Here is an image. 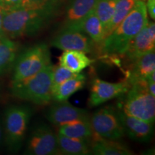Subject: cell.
Returning a JSON list of instances; mask_svg holds the SVG:
<instances>
[{"label": "cell", "instance_id": "cell-1", "mask_svg": "<svg viewBox=\"0 0 155 155\" xmlns=\"http://www.w3.org/2000/svg\"><path fill=\"white\" fill-rule=\"evenodd\" d=\"M62 0H52L42 7H19L4 10L2 28L6 38L11 40L38 34L58 13Z\"/></svg>", "mask_w": 155, "mask_h": 155}, {"label": "cell", "instance_id": "cell-2", "mask_svg": "<svg viewBox=\"0 0 155 155\" xmlns=\"http://www.w3.org/2000/svg\"><path fill=\"white\" fill-rule=\"evenodd\" d=\"M145 2L137 0L130 12L101 45L102 53L108 56L124 55L131 40L148 22Z\"/></svg>", "mask_w": 155, "mask_h": 155}, {"label": "cell", "instance_id": "cell-3", "mask_svg": "<svg viewBox=\"0 0 155 155\" xmlns=\"http://www.w3.org/2000/svg\"><path fill=\"white\" fill-rule=\"evenodd\" d=\"M53 67L50 64L32 76L19 82L12 83V95L36 105H48L52 101Z\"/></svg>", "mask_w": 155, "mask_h": 155}, {"label": "cell", "instance_id": "cell-4", "mask_svg": "<svg viewBox=\"0 0 155 155\" xmlns=\"http://www.w3.org/2000/svg\"><path fill=\"white\" fill-rule=\"evenodd\" d=\"M146 81L134 83L130 86L124 95L123 110L128 115L142 121L154 123L155 96L148 92Z\"/></svg>", "mask_w": 155, "mask_h": 155}, {"label": "cell", "instance_id": "cell-5", "mask_svg": "<svg viewBox=\"0 0 155 155\" xmlns=\"http://www.w3.org/2000/svg\"><path fill=\"white\" fill-rule=\"evenodd\" d=\"M50 64V53L47 45L40 43L29 48L17 57L12 83L32 76Z\"/></svg>", "mask_w": 155, "mask_h": 155}, {"label": "cell", "instance_id": "cell-6", "mask_svg": "<svg viewBox=\"0 0 155 155\" xmlns=\"http://www.w3.org/2000/svg\"><path fill=\"white\" fill-rule=\"evenodd\" d=\"M32 111L26 106H12L5 114V141L9 150L16 152L22 147Z\"/></svg>", "mask_w": 155, "mask_h": 155}, {"label": "cell", "instance_id": "cell-7", "mask_svg": "<svg viewBox=\"0 0 155 155\" xmlns=\"http://www.w3.org/2000/svg\"><path fill=\"white\" fill-rule=\"evenodd\" d=\"M94 135L102 139L119 141L125 135L116 110L104 107L96 111L90 117Z\"/></svg>", "mask_w": 155, "mask_h": 155}, {"label": "cell", "instance_id": "cell-8", "mask_svg": "<svg viewBox=\"0 0 155 155\" xmlns=\"http://www.w3.org/2000/svg\"><path fill=\"white\" fill-rule=\"evenodd\" d=\"M25 154L30 155L61 154L58 145L57 134L45 123L33 128L27 143Z\"/></svg>", "mask_w": 155, "mask_h": 155}, {"label": "cell", "instance_id": "cell-9", "mask_svg": "<svg viewBox=\"0 0 155 155\" xmlns=\"http://www.w3.org/2000/svg\"><path fill=\"white\" fill-rule=\"evenodd\" d=\"M130 86L127 81L110 83L99 78L92 81L88 99L90 107H96L117 97L123 96L128 91Z\"/></svg>", "mask_w": 155, "mask_h": 155}, {"label": "cell", "instance_id": "cell-10", "mask_svg": "<svg viewBox=\"0 0 155 155\" xmlns=\"http://www.w3.org/2000/svg\"><path fill=\"white\" fill-rule=\"evenodd\" d=\"M94 42L78 30L62 28L51 40V45L62 50H78L90 53L94 50Z\"/></svg>", "mask_w": 155, "mask_h": 155}, {"label": "cell", "instance_id": "cell-11", "mask_svg": "<svg viewBox=\"0 0 155 155\" xmlns=\"http://www.w3.org/2000/svg\"><path fill=\"white\" fill-rule=\"evenodd\" d=\"M47 119L53 124L59 126L71 122L89 120L90 115L88 111L78 108L67 101L57 102L48 110L46 114Z\"/></svg>", "mask_w": 155, "mask_h": 155}, {"label": "cell", "instance_id": "cell-12", "mask_svg": "<svg viewBox=\"0 0 155 155\" xmlns=\"http://www.w3.org/2000/svg\"><path fill=\"white\" fill-rule=\"evenodd\" d=\"M154 49L155 24L148 21L147 24L131 40L124 55L129 61H133L139 56L154 52Z\"/></svg>", "mask_w": 155, "mask_h": 155}, {"label": "cell", "instance_id": "cell-13", "mask_svg": "<svg viewBox=\"0 0 155 155\" xmlns=\"http://www.w3.org/2000/svg\"><path fill=\"white\" fill-rule=\"evenodd\" d=\"M125 134L138 142H147L152 139L154 132L153 124L129 116L121 110L116 111Z\"/></svg>", "mask_w": 155, "mask_h": 155}, {"label": "cell", "instance_id": "cell-14", "mask_svg": "<svg viewBox=\"0 0 155 155\" xmlns=\"http://www.w3.org/2000/svg\"><path fill=\"white\" fill-rule=\"evenodd\" d=\"M127 79L129 86L147 80L149 75L155 72L154 52L144 54L134 60Z\"/></svg>", "mask_w": 155, "mask_h": 155}, {"label": "cell", "instance_id": "cell-15", "mask_svg": "<svg viewBox=\"0 0 155 155\" xmlns=\"http://www.w3.org/2000/svg\"><path fill=\"white\" fill-rule=\"evenodd\" d=\"M97 0H69L65 7L63 28L76 25L94 10Z\"/></svg>", "mask_w": 155, "mask_h": 155}, {"label": "cell", "instance_id": "cell-16", "mask_svg": "<svg viewBox=\"0 0 155 155\" xmlns=\"http://www.w3.org/2000/svg\"><path fill=\"white\" fill-rule=\"evenodd\" d=\"M68 29L82 32L91 39L95 44L100 46L105 39L104 27L94 10L89 13L78 23Z\"/></svg>", "mask_w": 155, "mask_h": 155}, {"label": "cell", "instance_id": "cell-17", "mask_svg": "<svg viewBox=\"0 0 155 155\" xmlns=\"http://www.w3.org/2000/svg\"><path fill=\"white\" fill-rule=\"evenodd\" d=\"M86 80V75L81 73L77 76L53 86L52 87V101H67L70 97L84 87Z\"/></svg>", "mask_w": 155, "mask_h": 155}, {"label": "cell", "instance_id": "cell-18", "mask_svg": "<svg viewBox=\"0 0 155 155\" xmlns=\"http://www.w3.org/2000/svg\"><path fill=\"white\" fill-rule=\"evenodd\" d=\"M91 152L96 155H131L134 153L126 145L116 140L102 139L94 135Z\"/></svg>", "mask_w": 155, "mask_h": 155}, {"label": "cell", "instance_id": "cell-19", "mask_svg": "<svg viewBox=\"0 0 155 155\" xmlns=\"http://www.w3.org/2000/svg\"><path fill=\"white\" fill-rule=\"evenodd\" d=\"M92 63L93 60L86 53L78 50H64L59 58V65L76 73L82 72Z\"/></svg>", "mask_w": 155, "mask_h": 155}, {"label": "cell", "instance_id": "cell-20", "mask_svg": "<svg viewBox=\"0 0 155 155\" xmlns=\"http://www.w3.org/2000/svg\"><path fill=\"white\" fill-rule=\"evenodd\" d=\"M58 133L71 138L79 139L88 141L94 137L90 119L71 122L58 127Z\"/></svg>", "mask_w": 155, "mask_h": 155}, {"label": "cell", "instance_id": "cell-21", "mask_svg": "<svg viewBox=\"0 0 155 155\" xmlns=\"http://www.w3.org/2000/svg\"><path fill=\"white\" fill-rule=\"evenodd\" d=\"M58 145L61 154L86 155L90 154L88 142L82 139L71 138L61 134H57Z\"/></svg>", "mask_w": 155, "mask_h": 155}, {"label": "cell", "instance_id": "cell-22", "mask_svg": "<svg viewBox=\"0 0 155 155\" xmlns=\"http://www.w3.org/2000/svg\"><path fill=\"white\" fill-rule=\"evenodd\" d=\"M18 46L8 38H0V76L14 65L17 57Z\"/></svg>", "mask_w": 155, "mask_h": 155}, {"label": "cell", "instance_id": "cell-23", "mask_svg": "<svg viewBox=\"0 0 155 155\" xmlns=\"http://www.w3.org/2000/svg\"><path fill=\"white\" fill-rule=\"evenodd\" d=\"M137 2V0H116L113 17L106 32V38L130 12Z\"/></svg>", "mask_w": 155, "mask_h": 155}, {"label": "cell", "instance_id": "cell-24", "mask_svg": "<svg viewBox=\"0 0 155 155\" xmlns=\"http://www.w3.org/2000/svg\"><path fill=\"white\" fill-rule=\"evenodd\" d=\"M116 0H97L94 12L104 27V35L113 17Z\"/></svg>", "mask_w": 155, "mask_h": 155}, {"label": "cell", "instance_id": "cell-25", "mask_svg": "<svg viewBox=\"0 0 155 155\" xmlns=\"http://www.w3.org/2000/svg\"><path fill=\"white\" fill-rule=\"evenodd\" d=\"M79 73H73L66 68L59 65L54 66L52 74V81H53V86L59 84L68 79L72 78L77 76Z\"/></svg>", "mask_w": 155, "mask_h": 155}, {"label": "cell", "instance_id": "cell-26", "mask_svg": "<svg viewBox=\"0 0 155 155\" xmlns=\"http://www.w3.org/2000/svg\"><path fill=\"white\" fill-rule=\"evenodd\" d=\"M22 0H0V7L5 11L12 10L22 7Z\"/></svg>", "mask_w": 155, "mask_h": 155}, {"label": "cell", "instance_id": "cell-27", "mask_svg": "<svg viewBox=\"0 0 155 155\" xmlns=\"http://www.w3.org/2000/svg\"><path fill=\"white\" fill-rule=\"evenodd\" d=\"M51 1L52 0H22V7L31 8L40 7Z\"/></svg>", "mask_w": 155, "mask_h": 155}, {"label": "cell", "instance_id": "cell-28", "mask_svg": "<svg viewBox=\"0 0 155 155\" xmlns=\"http://www.w3.org/2000/svg\"><path fill=\"white\" fill-rule=\"evenodd\" d=\"M146 5L147 14L153 20L155 19V0H146L144 2Z\"/></svg>", "mask_w": 155, "mask_h": 155}, {"label": "cell", "instance_id": "cell-29", "mask_svg": "<svg viewBox=\"0 0 155 155\" xmlns=\"http://www.w3.org/2000/svg\"><path fill=\"white\" fill-rule=\"evenodd\" d=\"M3 13L4 10L0 7V38H5V35L4 34L2 28V22H3Z\"/></svg>", "mask_w": 155, "mask_h": 155}, {"label": "cell", "instance_id": "cell-30", "mask_svg": "<svg viewBox=\"0 0 155 155\" xmlns=\"http://www.w3.org/2000/svg\"><path fill=\"white\" fill-rule=\"evenodd\" d=\"M2 138V127L1 124H0V144H1Z\"/></svg>", "mask_w": 155, "mask_h": 155}, {"label": "cell", "instance_id": "cell-31", "mask_svg": "<svg viewBox=\"0 0 155 155\" xmlns=\"http://www.w3.org/2000/svg\"><path fill=\"white\" fill-rule=\"evenodd\" d=\"M142 1H144V2H145V1H146V0H142Z\"/></svg>", "mask_w": 155, "mask_h": 155}]
</instances>
